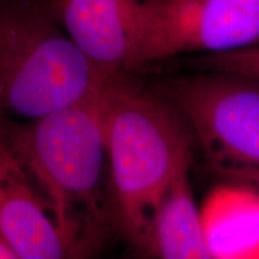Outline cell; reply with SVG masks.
Instances as JSON below:
<instances>
[{"label": "cell", "mask_w": 259, "mask_h": 259, "mask_svg": "<svg viewBox=\"0 0 259 259\" xmlns=\"http://www.w3.org/2000/svg\"><path fill=\"white\" fill-rule=\"evenodd\" d=\"M58 23L103 76L131 72L138 0H50Z\"/></svg>", "instance_id": "cell-6"}, {"label": "cell", "mask_w": 259, "mask_h": 259, "mask_svg": "<svg viewBox=\"0 0 259 259\" xmlns=\"http://www.w3.org/2000/svg\"><path fill=\"white\" fill-rule=\"evenodd\" d=\"M213 173L231 181H238L244 185L252 186L255 190L259 189V167L223 168V169H219Z\"/></svg>", "instance_id": "cell-11"}, {"label": "cell", "mask_w": 259, "mask_h": 259, "mask_svg": "<svg viewBox=\"0 0 259 259\" xmlns=\"http://www.w3.org/2000/svg\"><path fill=\"white\" fill-rule=\"evenodd\" d=\"M107 79L60 27L50 0H0V120L46 116Z\"/></svg>", "instance_id": "cell-3"}, {"label": "cell", "mask_w": 259, "mask_h": 259, "mask_svg": "<svg viewBox=\"0 0 259 259\" xmlns=\"http://www.w3.org/2000/svg\"><path fill=\"white\" fill-rule=\"evenodd\" d=\"M200 225L213 259H259V191L223 184L206 194Z\"/></svg>", "instance_id": "cell-8"}, {"label": "cell", "mask_w": 259, "mask_h": 259, "mask_svg": "<svg viewBox=\"0 0 259 259\" xmlns=\"http://www.w3.org/2000/svg\"><path fill=\"white\" fill-rule=\"evenodd\" d=\"M189 174L187 170L178 177L158 204L151 234L154 259H213L200 225Z\"/></svg>", "instance_id": "cell-9"}, {"label": "cell", "mask_w": 259, "mask_h": 259, "mask_svg": "<svg viewBox=\"0 0 259 259\" xmlns=\"http://www.w3.org/2000/svg\"><path fill=\"white\" fill-rule=\"evenodd\" d=\"M0 138L53 212L77 259H95L114 235L103 87L30 121L0 120Z\"/></svg>", "instance_id": "cell-2"}, {"label": "cell", "mask_w": 259, "mask_h": 259, "mask_svg": "<svg viewBox=\"0 0 259 259\" xmlns=\"http://www.w3.org/2000/svg\"><path fill=\"white\" fill-rule=\"evenodd\" d=\"M103 102L113 231L136 259H154L155 213L173 181L190 170L196 141L176 107L141 73L109 77Z\"/></svg>", "instance_id": "cell-1"}, {"label": "cell", "mask_w": 259, "mask_h": 259, "mask_svg": "<svg viewBox=\"0 0 259 259\" xmlns=\"http://www.w3.org/2000/svg\"><path fill=\"white\" fill-rule=\"evenodd\" d=\"M131 72L173 58L259 47V0H138Z\"/></svg>", "instance_id": "cell-5"}, {"label": "cell", "mask_w": 259, "mask_h": 259, "mask_svg": "<svg viewBox=\"0 0 259 259\" xmlns=\"http://www.w3.org/2000/svg\"><path fill=\"white\" fill-rule=\"evenodd\" d=\"M0 233L21 259H77L50 205L2 138Z\"/></svg>", "instance_id": "cell-7"}, {"label": "cell", "mask_w": 259, "mask_h": 259, "mask_svg": "<svg viewBox=\"0 0 259 259\" xmlns=\"http://www.w3.org/2000/svg\"><path fill=\"white\" fill-rule=\"evenodd\" d=\"M190 64L193 70L233 73L259 82V47L231 53L192 57Z\"/></svg>", "instance_id": "cell-10"}, {"label": "cell", "mask_w": 259, "mask_h": 259, "mask_svg": "<svg viewBox=\"0 0 259 259\" xmlns=\"http://www.w3.org/2000/svg\"><path fill=\"white\" fill-rule=\"evenodd\" d=\"M0 259H21L0 233Z\"/></svg>", "instance_id": "cell-12"}, {"label": "cell", "mask_w": 259, "mask_h": 259, "mask_svg": "<svg viewBox=\"0 0 259 259\" xmlns=\"http://www.w3.org/2000/svg\"><path fill=\"white\" fill-rule=\"evenodd\" d=\"M189 125L209 169L259 167V82L193 70L151 80Z\"/></svg>", "instance_id": "cell-4"}]
</instances>
